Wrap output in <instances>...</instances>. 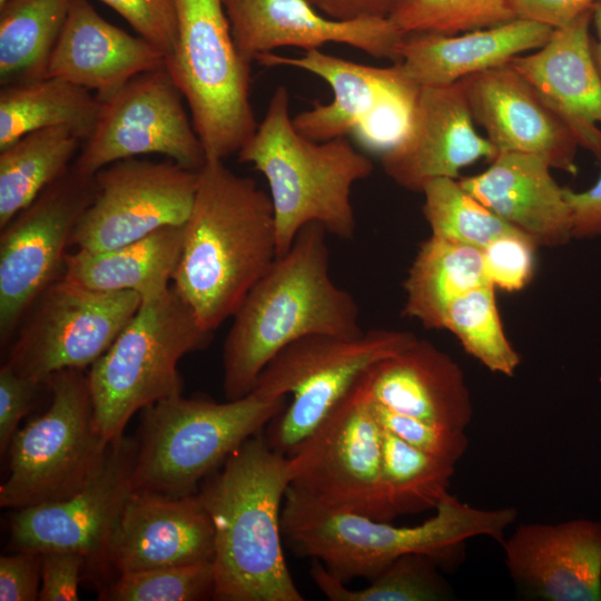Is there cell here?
<instances>
[{"label":"cell","instance_id":"cell-1","mask_svg":"<svg viewBox=\"0 0 601 601\" xmlns=\"http://www.w3.org/2000/svg\"><path fill=\"white\" fill-rule=\"evenodd\" d=\"M277 256L269 195L224 160L206 159L171 280L199 324L214 333L231 318Z\"/></svg>","mask_w":601,"mask_h":601},{"label":"cell","instance_id":"cell-2","mask_svg":"<svg viewBox=\"0 0 601 601\" xmlns=\"http://www.w3.org/2000/svg\"><path fill=\"white\" fill-rule=\"evenodd\" d=\"M326 234L318 223L304 226L233 315L223 349L226 400L250 393L266 364L302 337L364 332L354 297L331 278Z\"/></svg>","mask_w":601,"mask_h":601},{"label":"cell","instance_id":"cell-3","mask_svg":"<svg viewBox=\"0 0 601 601\" xmlns=\"http://www.w3.org/2000/svg\"><path fill=\"white\" fill-rule=\"evenodd\" d=\"M289 480V457L272 450L262 431L200 483L197 494L215 531L213 600H305L282 548Z\"/></svg>","mask_w":601,"mask_h":601},{"label":"cell","instance_id":"cell-4","mask_svg":"<svg viewBox=\"0 0 601 601\" xmlns=\"http://www.w3.org/2000/svg\"><path fill=\"white\" fill-rule=\"evenodd\" d=\"M516 518L515 508L477 509L447 493L428 520L396 526L319 508L286 493L280 524L295 553L318 560L346 584L357 578L372 580L407 554H423L442 568L452 566L461 561L466 540L483 535L501 544Z\"/></svg>","mask_w":601,"mask_h":601},{"label":"cell","instance_id":"cell-5","mask_svg":"<svg viewBox=\"0 0 601 601\" xmlns=\"http://www.w3.org/2000/svg\"><path fill=\"white\" fill-rule=\"evenodd\" d=\"M237 156L267 180L278 256L311 223L341 239L354 237L352 188L372 175L373 164L346 137L315 141L303 136L289 116L286 87L274 90L263 120Z\"/></svg>","mask_w":601,"mask_h":601},{"label":"cell","instance_id":"cell-6","mask_svg":"<svg viewBox=\"0 0 601 601\" xmlns=\"http://www.w3.org/2000/svg\"><path fill=\"white\" fill-rule=\"evenodd\" d=\"M286 398L252 391L217 403L180 394L145 407L135 436L132 491L197 493L206 476L286 407Z\"/></svg>","mask_w":601,"mask_h":601},{"label":"cell","instance_id":"cell-7","mask_svg":"<svg viewBox=\"0 0 601 601\" xmlns=\"http://www.w3.org/2000/svg\"><path fill=\"white\" fill-rule=\"evenodd\" d=\"M205 329L173 286L141 302L131 321L88 372L97 427L112 442L137 411L183 394L179 361L207 347Z\"/></svg>","mask_w":601,"mask_h":601},{"label":"cell","instance_id":"cell-8","mask_svg":"<svg viewBox=\"0 0 601 601\" xmlns=\"http://www.w3.org/2000/svg\"><path fill=\"white\" fill-rule=\"evenodd\" d=\"M177 36L165 67L190 111L206 159L237 154L258 122L250 63L233 38L224 0H174Z\"/></svg>","mask_w":601,"mask_h":601},{"label":"cell","instance_id":"cell-9","mask_svg":"<svg viewBox=\"0 0 601 601\" xmlns=\"http://www.w3.org/2000/svg\"><path fill=\"white\" fill-rule=\"evenodd\" d=\"M416 339L410 332L374 328L352 338L308 335L282 348L252 390L268 397L292 395L289 405L266 426L269 447L289 456L372 366Z\"/></svg>","mask_w":601,"mask_h":601},{"label":"cell","instance_id":"cell-10","mask_svg":"<svg viewBox=\"0 0 601 601\" xmlns=\"http://www.w3.org/2000/svg\"><path fill=\"white\" fill-rule=\"evenodd\" d=\"M46 384L49 407L10 442L1 508L19 510L72 495L100 467L111 443L97 427L85 370L56 372Z\"/></svg>","mask_w":601,"mask_h":601},{"label":"cell","instance_id":"cell-11","mask_svg":"<svg viewBox=\"0 0 601 601\" xmlns=\"http://www.w3.org/2000/svg\"><path fill=\"white\" fill-rule=\"evenodd\" d=\"M382 439L358 381L288 456L286 493L331 511L392 522L396 516L382 482Z\"/></svg>","mask_w":601,"mask_h":601},{"label":"cell","instance_id":"cell-12","mask_svg":"<svg viewBox=\"0 0 601 601\" xmlns=\"http://www.w3.org/2000/svg\"><path fill=\"white\" fill-rule=\"evenodd\" d=\"M140 305L134 292H100L60 277L29 308L4 364L40 383L62 370H86L110 347Z\"/></svg>","mask_w":601,"mask_h":601},{"label":"cell","instance_id":"cell-13","mask_svg":"<svg viewBox=\"0 0 601 601\" xmlns=\"http://www.w3.org/2000/svg\"><path fill=\"white\" fill-rule=\"evenodd\" d=\"M96 194L95 175L73 162L0 235V344L9 347L40 294L62 277L73 230Z\"/></svg>","mask_w":601,"mask_h":601},{"label":"cell","instance_id":"cell-14","mask_svg":"<svg viewBox=\"0 0 601 601\" xmlns=\"http://www.w3.org/2000/svg\"><path fill=\"white\" fill-rule=\"evenodd\" d=\"M166 67L144 72L101 102L73 166L93 176L122 159L157 154L198 171L206 154Z\"/></svg>","mask_w":601,"mask_h":601},{"label":"cell","instance_id":"cell-15","mask_svg":"<svg viewBox=\"0 0 601 601\" xmlns=\"http://www.w3.org/2000/svg\"><path fill=\"white\" fill-rule=\"evenodd\" d=\"M96 194L80 217L71 246L99 252L187 221L198 171L173 160L128 158L95 174Z\"/></svg>","mask_w":601,"mask_h":601},{"label":"cell","instance_id":"cell-16","mask_svg":"<svg viewBox=\"0 0 601 601\" xmlns=\"http://www.w3.org/2000/svg\"><path fill=\"white\" fill-rule=\"evenodd\" d=\"M136 437L112 441L89 481L72 495L16 510L10 540L16 550L70 551L86 558L87 570L108 573L109 541L132 491Z\"/></svg>","mask_w":601,"mask_h":601},{"label":"cell","instance_id":"cell-17","mask_svg":"<svg viewBox=\"0 0 601 601\" xmlns=\"http://www.w3.org/2000/svg\"><path fill=\"white\" fill-rule=\"evenodd\" d=\"M474 125L460 81L421 87L405 134L381 155L383 170L415 193L435 178L456 179L469 165L497 155Z\"/></svg>","mask_w":601,"mask_h":601},{"label":"cell","instance_id":"cell-18","mask_svg":"<svg viewBox=\"0 0 601 601\" xmlns=\"http://www.w3.org/2000/svg\"><path fill=\"white\" fill-rule=\"evenodd\" d=\"M224 6L236 47L249 63L280 47L307 51L331 42L398 62L404 33L390 18L336 20L308 0H224Z\"/></svg>","mask_w":601,"mask_h":601},{"label":"cell","instance_id":"cell-19","mask_svg":"<svg viewBox=\"0 0 601 601\" xmlns=\"http://www.w3.org/2000/svg\"><path fill=\"white\" fill-rule=\"evenodd\" d=\"M460 83L474 122L497 152L532 154L552 169L578 173L574 136L511 63L467 76Z\"/></svg>","mask_w":601,"mask_h":601},{"label":"cell","instance_id":"cell-20","mask_svg":"<svg viewBox=\"0 0 601 601\" xmlns=\"http://www.w3.org/2000/svg\"><path fill=\"white\" fill-rule=\"evenodd\" d=\"M514 584L543 601H601V521L524 523L501 543Z\"/></svg>","mask_w":601,"mask_h":601},{"label":"cell","instance_id":"cell-21","mask_svg":"<svg viewBox=\"0 0 601 601\" xmlns=\"http://www.w3.org/2000/svg\"><path fill=\"white\" fill-rule=\"evenodd\" d=\"M215 531L197 493L167 496L131 491L108 546L118 574L213 561Z\"/></svg>","mask_w":601,"mask_h":601},{"label":"cell","instance_id":"cell-22","mask_svg":"<svg viewBox=\"0 0 601 601\" xmlns=\"http://www.w3.org/2000/svg\"><path fill=\"white\" fill-rule=\"evenodd\" d=\"M591 9L552 30L546 42L510 63L601 162V76L591 49Z\"/></svg>","mask_w":601,"mask_h":601},{"label":"cell","instance_id":"cell-23","mask_svg":"<svg viewBox=\"0 0 601 601\" xmlns=\"http://www.w3.org/2000/svg\"><path fill=\"white\" fill-rule=\"evenodd\" d=\"M359 384L370 401L401 415L457 430L473 417L463 371L428 341L376 363Z\"/></svg>","mask_w":601,"mask_h":601},{"label":"cell","instance_id":"cell-24","mask_svg":"<svg viewBox=\"0 0 601 601\" xmlns=\"http://www.w3.org/2000/svg\"><path fill=\"white\" fill-rule=\"evenodd\" d=\"M162 67L165 53L155 45L110 23L88 0H72L47 76L93 91L102 102L136 76Z\"/></svg>","mask_w":601,"mask_h":601},{"label":"cell","instance_id":"cell-25","mask_svg":"<svg viewBox=\"0 0 601 601\" xmlns=\"http://www.w3.org/2000/svg\"><path fill=\"white\" fill-rule=\"evenodd\" d=\"M484 171L461 178V186L536 246L556 247L573 238V218L561 187L542 157L501 151Z\"/></svg>","mask_w":601,"mask_h":601},{"label":"cell","instance_id":"cell-26","mask_svg":"<svg viewBox=\"0 0 601 601\" xmlns=\"http://www.w3.org/2000/svg\"><path fill=\"white\" fill-rule=\"evenodd\" d=\"M552 30L535 21L514 18L456 35L407 32L398 45L397 63L420 88L451 85L542 47Z\"/></svg>","mask_w":601,"mask_h":601},{"label":"cell","instance_id":"cell-27","mask_svg":"<svg viewBox=\"0 0 601 601\" xmlns=\"http://www.w3.org/2000/svg\"><path fill=\"white\" fill-rule=\"evenodd\" d=\"M260 65L287 66L311 72L329 85L333 100L315 102L293 118L295 128L306 138L326 141L349 136L354 127L388 93L413 83L400 65L370 67L312 49L300 57H284L273 52L256 59ZM415 85V83H414Z\"/></svg>","mask_w":601,"mask_h":601},{"label":"cell","instance_id":"cell-28","mask_svg":"<svg viewBox=\"0 0 601 601\" xmlns=\"http://www.w3.org/2000/svg\"><path fill=\"white\" fill-rule=\"evenodd\" d=\"M184 239V226H167L140 239L99 252L67 254L62 277L100 292H134L141 302L171 286Z\"/></svg>","mask_w":601,"mask_h":601},{"label":"cell","instance_id":"cell-29","mask_svg":"<svg viewBox=\"0 0 601 601\" xmlns=\"http://www.w3.org/2000/svg\"><path fill=\"white\" fill-rule=\"evenodd\" d=\"M487 284L482 249L431 235L420 246L404 282L403 312L425 328L441 329L451 303Z\"/></svg>","mask_w":601,"mask_h":601},{"label":"cell","instance_id":"cell-30","mask_svg":"<svg viewBox=\"0 0 601 601\" xmlns=\"http://www.w3.org/2000/svg\"><path fill=\"white\" fill-rule=\"evenodd\" d=\"M100 106L95 93L60 78L1 86L0 150L29 132L56 127L68 128L85 141Z\"/></svg>","mask_w":601,"mask_h":601},{"label":"cell","instance_id":"cell-31","mask_svg":"<svg viewBox=\"0 0 601 601\" xmlns=\"http://www.w3.org/2000/svg\"><path fill=\"white\" fill-rule=\"evenodd\" d=\"M82 142L70 129L56 127L0 150V229L69 169Z\"/></svg>","mask_w":601,"mask_h":601},{"label":"cell","instance_id":"cell-32","mask_svg":"<svg viewBox=\"0 0 601 601\" xmlns=\"http://www.w3.org/2000/svg\"><path fill=\"white\" fill-rule=\"evenodd\" d=\"M72 0H8L0 8V85L47 76Z\"/></svg>","mask_w":601,"mask_h":601},{"label":"cell","instance_id":"cell-33","mask_svg":"<svg viewBox=\"0 0 601 601\" xmlns=\"http://www.w3.org/2000/svg\"><path fill=\"white\" fill-rule=\"evenodd\" d=\"M454 472L455 463L427 454L383 428L382 482L395 516L435 510L449 493Z\"/></svg>","mask_w":601,"mask_h":601},{"label":"cell","instance_id":"cell-34","mask_svg":"<svg viewBox=\"0 0 601 601\" xmlns=\"http://www.w3.org/2000/svg\"><path fill=\"white\" fill-rule=\"evenodd\" d=\"M311 578L332 601H443L452 599V589L442 578L433 559L423 554L403 555L362 589L352 590L313 560Z\"/></svg>","mask_w":601,"mask_h":601},{"label":"cell","instance_id":"cell-35","mask_svg":"<svg viewBox=\"0 0 601 601\" xmlns=\"http://www.w3.org/2000/svg\"><path fill=\"white\" fill-rule=\"evenodd\" d=\"M441 329L454 334L463 348L493 373L513 376L520 365L521 357L504 334L492 284L451 303Z\"/></svg>","mask_w":601,"mask_h":601},{"label":"cell","instance_id":"cell-36","mask_svg":"<svg viewBox=\"0 0 601 601\" xmlns=\"http://www.w3.org/2000/svg\"><path fill=\"white\" fill-rule=\"evenodd\" d=\"M423 215L432 236L483 249L496 238L519 230L470 195L454 178L425 184Z\"/></svg>","mask_w":601,"mask_h":601},{"label":"cell","instance_id":"cell-37","mask_svg":"<svg viewBox=\"0 0 601 601\" xmlns=\"http://www.w3.org/2000/svg\"><path fill=\"white\" fill-rule=\"evenodd\" d=\"M388 18L403 33L456 35L516 17L508 0H396Z\"/></svg>","mask_w":601,"mask_h":601},{"label":"cell","instance_id":"cell-38","mask_svg":"<svg viewBox=\"0 0 601 601\" xmlns=\"http://www.w3.org/2000/svg\"><path fill=\"white\" fill-rule=\"evenodd\" d=\"M213 561L118 575L99 594L108 601H199L214 597Z\"/></svg>","mask_w":601,"mask_h":601},{"label":"cell","instance_id":"cell-39","mask_svg":"<svg viewBox=\"0 0 601 601\" xmlns=\"http://www.w3.org/2000/svg\"><path fill=\"white\" fill-rule=\"evenodd\" d=\"M420 87L410 83L383 98L349 136L363 149L383 155L405 134Z\"/></svg>","mask_w":601,"mask_h":601},{"label":"cell","instance_id":"cell-40","mask_svg":"<svg viewBox=\"0 0 601 601\" xmlns=\"http://www.w3.org/2000/svg\"><path fill=\"white\" fill-rule=\"evenodd\" d=\"M370 402L378 423L384 430L427 454L456 464L467 450L469 440L464 430L436 425L401 415L372 401Z\"/></svg>","mask_w":601,"mask_h":601},{"label":"cell","instance_id":"cell-41","mask_svg":"<svg viewBox=\"0 0 601 601\" xmlns=\"http://www.w3.org/2000/svg\"><path fill=\"white\" fill-rule=\"evenodd\" d=\"M536 244L524 233L505 234L482 249L484 273L495 287L522 289L532 278Z\"/></svg>","mask_w":601,"mask_h":601},{"label":"cell","instance_id":"cell-42","mask_svg":"<svg viewBox=\"0 0 601 601\" xmlns=\"http://www.w3.org/2000/svg\"><path fill=\"white\" fill-rule=\"evenodd\" d=\"M121 16L138 33L164 53L174 49L177 18L174 0H100Z\"/></svg>","mask_w":601,"mask_h":601},{"label":"cell","instance_id":"cell-43","mask_svg":"<svg viewBox=\"0 0 601 601\" xmlns=\"http://www.w3.org/2000/svg\"><path fill=\"white\" fill-rule=\"evenodd\" d=\"M46 383H40L14 372L9 365L0 368V453L8 451L19 430L20 421L31 410Z\"/></svg>","mask_w":601,"mask_h":601},{"label":"cell","instance_id":"cell-44","mask_svg":"<svg viewBox=\"0 0 601 601\" xmlns=\"http://www.w3.org/2000/svg\"><path fill=\"white\" fill-rule=\"evenodd\" d=\"M86 566V558L80 553L70 551L42 552L39 600H79V582Z\"/></svg>","mask_w":601,"mask_h":601},{"label":"cell","instance_id":"cell-45","mask_svg":"<svg viewBox=\"0 0 601 601\" xmlns=\"http://www.w3.org/2000/svg\"><path fill=\"white\" fill-rule=\"evenodd\" d=\"M41 584V553L17 550L0 558V600H39Z\"/></svg>","mask_w":601,"mask_h":601},{"label":"cell","instance_id":"cell-46","mask_svg":"<svg viewBox=\"0 0 601 601\" xmlns=\"http://www.w3.org/2000/svg\"><path fill=\"white\" fill-rule=\"evenodd\" d=\"M598 0H508L516 18L552 29L563 27L589 11Z\"/></svg>","mask_w":601,"mask_h":601},{"label":"cell","instance_id":"cell-47","mask_svg":"<svg viewBox=\"0 0 601 601\" xmlns=\"http://www.w3.org/2000/svg\"><path fill=\"white\" fill-rule=\"evenodd\" d=\"M565 197L572 211L573 238L601 236V174L585 190L565 188Z\"/></svg>","mask_w":601,"mask_h":601},{"label":"cell","instance_id":"cell-48","mask_svg":"<svg viewBox=\"0 0 601 601\" xmlns=\"http://www.w3.org/2000/svg\"><path fill=\"white\" fill-rule=\"evenodd\" d=\"M318 11L336 20L388 18L396 0H308Z\"/></svg>","mask_w":601,"mask_h":601},{"label":"cell","instance_id":"cell-49","mask_svg":"<svg viewBox=\"0 0 601 601\" xmlns=\"http://www.w3.org/2000/svg\"><path fill=\"white\" fill-rule=\"evenodd\" d=\"M591 28L595 38H591V49L597 69L601 76V0L591 7Z\"/></svg>","mask_w":601,"mask_h":601},{"label":"cell","instance_id":"cell-50","mask_svg":"<svg viewBox=\"0 0 601 601\" xmlns=\"http://www.w3.org/2000/svg\"><path fill=\"white\" fill-rule=\"evenodd\" d=\"M7 1H8V0H0V8H1L2 6H4V3H6Z\"/></svg>","mask_w":601,"mask_h":601}]
</instances>
